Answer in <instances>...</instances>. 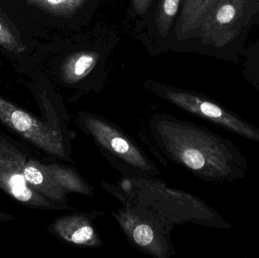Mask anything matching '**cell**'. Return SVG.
Listing matches in <instances>:
<instances>
[{
	"label": "cell",
	"mask_w": 259,
	"mask_h": 258,
	"mask_svg": "<svg viewBox=\"0 0 259 258\" xmlns=\"http://www.w3.org/2000/svg\"><path fill=\"white\" fill-rule=\"evenodd\" d=\"M99 54L95 51H77L70 55L62 64L61 76L65 83L76 84L95 68Z\"/></svg>",
	"instance_id": "8fae6325"
},
{
	"label": "cell",
	"mask_w": 259,
	"mask_h": 258,
	"mask_svg": "<svg viewBox=\"0 0 259 258\" xmlns=\"http://www.w3.org/2000/svg\"><path fill=\"white\" fill-rule=\"evenodd\" d=\"M182 0H161L155 15V23L162 37H167Z\"/></svg>",
	"instance_id": "5bb4252c"
},
{
	"label": "cell",
	"mask_w": 259,
	"mask_h": 258,
	"mask_svg": "<svg viewBox=\"0 0 259 258\" xmlns=\"http://www.w3.org/2000/svg\"><path fill=\"white\" fill-rule=\"evenodd\" d=\"M75 124L94 140L103 154L112 156L140 174L152 177L160 175L156 165L137 142L112 121L95 114L80 112Z\"/></svg>",
	"instance_id": "277c9868"
},
{
	"label": "cell",
	"mask_w": 259,
	"mask_h": 258,
	"mask_svg": "<svg viewBox=\"0 0 259 258\" xmlns=\"http://www.w3.org/2000/svg\"><path fill=\"white\" fill-rule=\"evenodd\" d=\"M157 94L177 107L240 137L259 143V127L205 97L187 91L158 89Z\"/></svg>",
	"instance_id": "5b68a950"
},
{
	"label": "cell",
	"mask_w": 259,
	"mask_h": 258,
	"mask_svg": "<svg viewBox=\"0 0 259 258\" xmlns=\"http://www.w3.org/2000/svg\"><path fill=\"white\" fill-rule=\"evenodd\" d=\"M101 212H74L54 221L50 230L59 239L74 247L100 248L103 242L94 225V220Z\"/></svg>",
	"instance_id": "ba28073f"
},
{
	"label": "cell",
	"mask_w": 259,
	"mask_h": 258,
	"mask_svg": "<svg viewBox=\"0 0 259 258\" xmlns=\"http://www.w3.org/2000/svg\"><path fill=\"white\" fill-rule=\"evenodd\" d=\"M149 127L161 153L203 181L231 183L247 175L249 163L241 149L207 127L164 115L152 117Z\"/></svg>",
	"instance_id": "6da1fadb"
},
{
	"label": "cell",
	"mask_w": 259,
	"mask_h": 258,
	"mask_svg": "<svg viewBox=\"0 0 259 258\" xmlns=\"http://www.w3.org/2000/svg\"><path fill=\"white\" fill-rule=\"evenodd\" d=\"M219 0H197L190 20L183 31L179 40L198 37L199 27L205 15L212 9Z\"/></svg>",
	"instance_id": "9a60e30c"
},
{
	"label": "cell",
	"mask_w": 259,
	"mask_h": 258,
	"mask_svg": "<svg viewBox=\"0 0 259 258\" xmlns=\"http://www.w3.org/2000/svg\"><path fill=\"white\" fill-rule=\"evenodd\" d=\"M0 187L18 201L48 210L74 209L56 204L30 187L16 162L0 157Z\"/></svg>",
	"instance_id": "9c48e42d"
},
{
	"label": "cell",
	"mask_w": 259,
	"mask_h": 258,
	"mask_svg": "<svg viewBox=\"0 0 259 258\" xmlns=\"http://www.w3.org/2000/svg\"><path fill=\"white\" fill-rule=\"evenodd\" d=\"M109 163L121 173L119 186L131 201L150 208L176 224H194L208 228L228 230L234 226L201 198L170 187L152 176L140 174L109 154Z\"/></svg>",
	"instance_id": "7a4b0ae2"
},
{
	"label": "cell",
	"mask_w": 259,
	"mask_h": 258,
	"mask_svg": "<svg viewBox=\"0 0 259 258\" xmlns=\"http://www.w3.org/2000/svg\"><path fill=\"white\" fill-rule=\"evenodd\" d=\"M19 168L30 187L50 201L71 208L68 205L66 193L52 175L47 165L31 160L19 166Z\"/></svg>",
	"instance_id": "30bf717a"
},
{
	"label": "cell",
	"mask_w": 259,
	"mask_h": 258,
	"mask_svg": "<svg viewBox=\"0 0 259 258\" xmlns=\"http://www.w3.org/2000/svg\"><path fill=\"white\" fill-rule=\"evenodd\" d=\"M152 2V0H133V6L135 12L142 15L146 13Z\"/></svg>",
	"instance_id": "ac0fdd59"
},
{
	"label": "cell",
	"mask_w": 259,
	"mask_h": 258,
	"mask_svg": "<svg viewBox=\"0 0 259 258\" xmlns=\"http://www.w3.org/2000/svg\"><path fill=\"white\" fill-rule=\"evenodd\" d=\"M0 120L41 149L69 160L68 145L65 143L64 138L58 132L2 98Z\"/></svg>",
	"instance_id": "52a82bcc"
},
{
	"label": "cell",
	"mask_w": 259,
	"mask_h": 258,
	"mask_svg": "<svg viewBox=\"0 0 259 258\" xmlns=\"http://www.w3.org/2000/svg\"><path fill=\"white\" fill-rule=\"evenodd\" d=\"M0 45L11 53L19 54L25 50L20 39L11 31L10 29L0 21Z\"/></svg>",
	"instance_id": "2e32d148"
},
{
	"label": "cell",
	"mask_w": 259,
	"mask_h": 258,
	"mask_svg": "<svg viewBox=\"0 0 259 258\" xmlns=\"http://www.w3.org/2000/svg\"><path fill=\"white\" fill-rule=\"evenodd\" d=\"M102 186L121 203V207L111 214L131 245L152 257L175 255L170 237L175 227L172 223L150 208L131 201L118 185L103 182Z\"/></svg>",
	"instance_id": "3957f363"
},
{
	"label": "cell",
	"mask_w": 259,
	"mask_h": 258,
	"mask_svg": "<svg viewBox=\"0 0 259 258\" xmlns=\"http://www.w3.org/2000/svg\"><path fill=\"white\" fill-rule=\"evenodd\" d=\"M90 0H27V3L36 6L56 16L71 17Z\"/></svg>",
	"instance_id": "4fadbf2b"
},
{
	"label": "cell",
	"mask_w": 259,
	"mask_h": 258,
	"mask_svg": "<svg viewBox=\"0 0 259 258\" xmlns=\"http://www.w3.org/2000/svg\"><path fill=\"white\" fill-rule=\"evenodd\" d=\"M47 166L65 193L72 192L90 197L94 195V188L74 168L57 164Z\"/></svg>",
	"instance_id": "7c38bea8"
},
{
	"label": "cell",
	"mask_w": 259,
	"mask_h": 258,
	"mask_svg": "<svg viewBox=\"0 0 259 258\" xmlns=\"http://www.w3.org/2000/svg\"><path fill=\"white\" fill-rule=\"evenodd\" d=\"M249 0H219L202 20L198 37L204 45L221 48L240 32Z\"/></svg>",
	"instance_id": "8992f818"
},
{
	"label": "cell",
	"mask_w": 259,
	"mask_h": 258,
	"mask_svg": "<svg viewBox=\"0 0 259 258\" xmlns=\"http://www.w3.org/2000/svg\"><path fill=\"white\" fill-rule=\"evenodd\" d=\"M196 1L197 0H184L181 15H180L179 19H178L176 27H175V33H176L177 39L178 40L190 20Z\"/></svg>",
	"instance_id": "e0dca14e"
}]
</instances>
